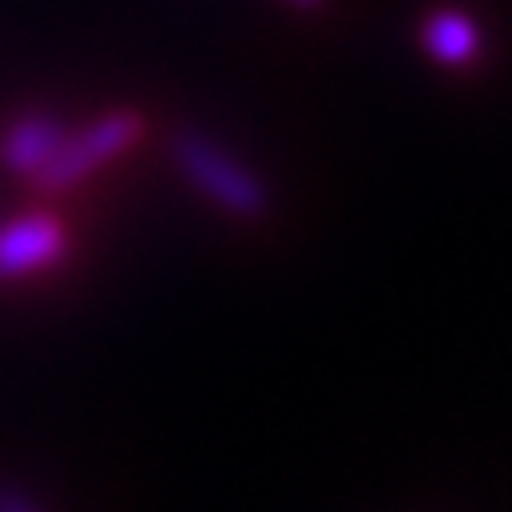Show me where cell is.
I'll return each mask as SVG.
<instances>
[{"mask_svg": "<svg viewBox=\"0 0 512 512\" xmlns=\"http://www.w3.org/2000/svg\"><path fill=\"white\" fill-rule=\"evenodd\" d=\"M0 512H41L17 484H0Z\"/></svg>", "mask_w": 512, "mask_h": 512, "instance_id": "6", "label": "cell"}, {"mask_svg": "<svg viewBox=\"0 0 512 512\" xmlns=\"http://www.w3.org/2000/svg\"><path fill=\"white\" fill-rule=\"evenodd\" d=\"M174 162L226 214H234V218H263L267 214L271 194H267L263 178L254 174V170H246L230 150H222L206 134L182 130L174 138Z\"/></svg>", "mask_w": 512, "mask_h": 512, "instance_id": "1", "label": "cell"}, {"mask_svg": "<svg viewBox=\"0 0 512 512\" xmlns=\"http://www.w3.org/2000/svg\"><path fill=\"white\" fill-rule=\"evenodd\" d=\"M69 246V234L49 214H21L0 222V279H21L53 267Z\"/></svg>", "mask_w": 512, "mask_h": 512, "instance_id": "3", "label": "cell"}, {"mask_svg": "<svg viewBox=\"0 0 512 512\" xmlns=\"http://www.w3.org/2000/svg\"><path fill=\"white\" fill-rule=\"evenodd\" d=\"M287 5H295V9H307V13H311V9H319V5H323V0H287Z\"/></svg>", "mask_w": 512, "mask_h": 512, "instance_id": "7", "label": "cell"}, {"mask_svg": "<svg viewBox=\"0 0 512 512\" xmlns=\"http://www.w3.org/2000/svg\"><path fill=\"white\" fill-rule=\"evenodd\" d=\"M65 138V125L49 113H25L21 121L9 125L5 142H0V162H5L9 174H21V178H37L41 166L57 154Z\"/></svg>", "mask_w": 512, "mask_h": 512, "instance_id": "4", "label": "cell"}, {"mask_svg": "<svg viewBox=\"0 0 512 512\" xmlns=\"http://www.w3.org/2000/svg\"><path fill=\"white\" fill-rule=\"evenodd\" d=\"M420 41H424V49L432 53V61H440V65H448V69L472 65V61L480 57V45H484L480 25H476L468 13H460V9H436V13L424 21Z\"/></svg>", "mask_w": 512, "mask_h": 512, "instance_id": "5", "label": "cell"}, {"mask_svg": "<svg viewBox=\"0 0 512 512\" xmlns=\"http://www.w3.org/2000/svg\"><path fill=\"white\" fill-rule=\"evenodd\" d=\"M138 138H142V117H138V113H125V109H121V113H105V117H97L93 125H85L81 134H65V138H61L57 154L41 166L37 186H41L45 194L69 190V186H77L81 178H89L101 162L125 154Z\"/></svg>", "mask_w": 512, "mask_h": 512, "instance_id": "2", "label": "cell"}]
</instances>
